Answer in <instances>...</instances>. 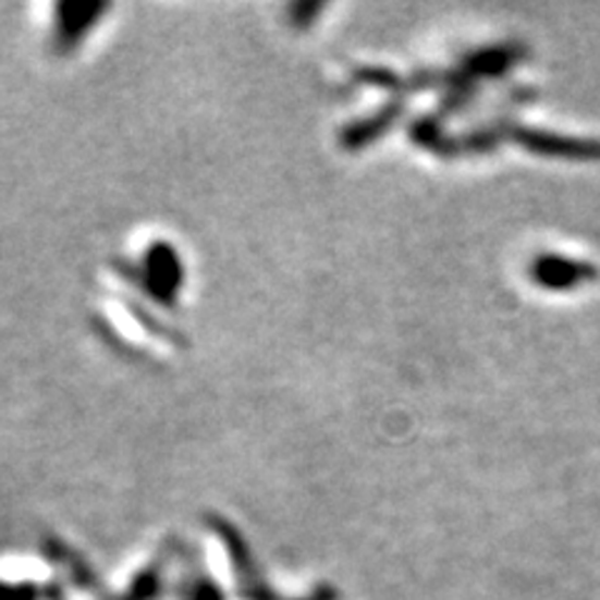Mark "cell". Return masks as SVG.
Wrapping results in <instances>:
<instances>
[{"label":"cell","mask_w":600,"mask_h":600,"mask_svg":"<svg viewBox=\"0 0 600 600\" xmlns=\"http://www.w3.org/2000/svg\"><path fill=\"white\" fill-rule=\"evenodd\" d=\"M108 11V5L98 3H63L56 5V23H53V46L58 53H68L93 30L100 15Z\"/></svg>","instance_id":"2"},{"label":"cell","mask_w":600,"mask_h":600,"mask_svg":"<svg viewBox=\"0 0 600 600\" xmlns=\"http://www.w3.org/2000/svg\"><path fill=\"white\" fill-rule=\"evenodd\" d=\"M123 273H128L138 289L156 298L160 306H175L183 291V260L179 250L166 241L150 245L135 268L123 266Z\"/></svg>","instance_id":"1"}]
</instances>
